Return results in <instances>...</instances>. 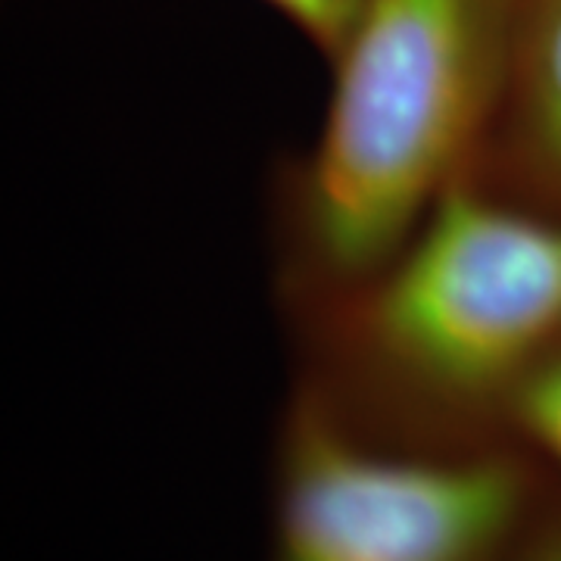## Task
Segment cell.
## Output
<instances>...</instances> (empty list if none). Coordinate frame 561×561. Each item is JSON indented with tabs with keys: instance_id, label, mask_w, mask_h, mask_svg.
<instances>
[{
	"instance_id": "2",
	"label": "cell",
	"mask_w": 561,
	"mask_h": 561,
	"mask_svg": "<svg viewBox=\"0 0 561 561\" xmlns=\"http://www.w3.org/2000/svg\"><path fill=\"white\" fill-rule=\"evenodd\" d=\"M346 300L350 368L383 415L471 449L465 431L561 343V213L502 201L465 175L400 253Z\"/></svg>"
},
{
	"instance_id": "4",
	"label": "cell",
	"mask_w": 561,
	"mask_h": 561,
	"mask_svg": "<svg viewBox=\"0 0 561 561\" xmlns=\"http://www.w3.org/2000/svg\"><path fill=\"white\" fill-rule=\"evenodd\" d=\"M493 131L508 172L561 213V0H518L512 66Z\"/></svg>"
},
{
	"instance_id": "7",
	"label": "cell",
	"mask_w": 561,
	"mask_h": 561,
	"mask_svg": "<svg viewBox=\"0 0 561 561\" xmlns=\"http://www.w3.org/2000/svg\"><path fill=\"white\" fill-rule=\"evenodd\" d=\"M508 561H561V522L534 534L527 542H518Z\"/></svg>"
},
{
	"instance_id": "6",
	"label": "cell",
	"mask_w": 561,
	"mask_h": 561,
	"mask_svg": "<svg viewBox=\"0 0 561 561\" xmlns=\"http://www.w3.org/2000/svg\"><path fill=\"white\" fill-rule=\"evenodd\" d=\"M284 20H290L306 38L334 62L353 38L368 0H265Z\"/></svg>"
},
{
	"instance_id": "3",
	"label": "cell",
	"mask_w": 561,
	"mask_h": 561,
	"mask_svg": "<svg viewBox=\"0 0 561 561\" xmlns=\"http://www.w3.org/2000/svg\"><path fill=\"white\" fill-rule=\"evenodd\" d=\"M530 500L518 456L387 443L306 387L278 437L268 561H508Z\"/></svg>"
},
{
	"instance_id": "1",
	"label": "cell",
	"mask_w": 561,
	"mask_h": 561,
	"mask_svg": "<svg viewBox=\"0 0 561 561\" xmlns=\"http://www.w3.org/2000/svg\"><path fill=\"white\" fill-rule=\"evenodd\" d=\"M518 0H368L294 184V260L346 297L471 175L500 119Z\"/></svg>"
},
{
	"instance_id": "5",
	"label": "cell",
	"mask_w": 561,
	"mask_h": 561,
	"mask_svg": "<svg viewBox=\"0 0 561 561\" xmlns=\"http://www.w3.org/2000/svg\"><path fill=\"white\" fill-rule=\"evenodd\" d=\"M502 424L561 468V343L518 383Z\"/></svg>"
}]
</instances>
